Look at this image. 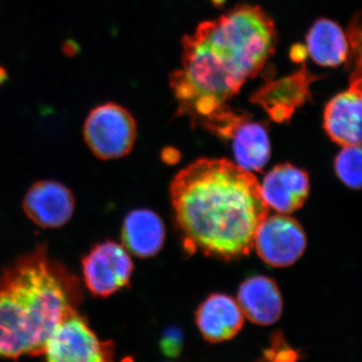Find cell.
Listing matches in <instances>:
<instances>
[{
	"label": "cell",
	"instance_id": "obj_12",
	"mask_svg": "<svg viewBox=\"0 0 362 362\" xmlns=\"http://www.w3.org/2000/svg\"><path fill=\"white\" fill-rule=\"evenodd\" d=\"M197 327L204 339L220 343L232 339L242 329L245 316L237 300L228 295H211L195 313Z\"/></svg>",
	"mask_w": 362,
	"mask_h": 362
},
{
	"label": "cell",
	"instance_id": "obj_14",
	"mask_svg": "<svg viewBox=\"0 0 362 362\" xmlns=\"http://www.w3.org/2000/svg\"><path fill=\"white\" fill-rule=\"evenodd\" d=\"M165 226L160 216L149 209H135L126 216L122 228L123 247L138 258H150L160 251Z\"/></svg>",
	"mask_w": 362,
	"mask_h": 362
},
{
	"label": "cell",
	"instance_id": "obj_6",
	"mask_svg": "<svg viewBox=\"0 0 362 362\" xmlns=\"http://www.w3.org/2000/svg\"><path fill=\"white\" fill-rule=\"evenodd\" d=\"M85 284L94 296L108 297L129 285L133 262L125 247L112 240L98 244L82 261Z\"/></svg>",
	"mask_w": 362,
	"mask_h": 362
},
{
	"label": "cell",
	"instance_id": "obj_17",
	"mask_svg": "<svg viewBox=\"0 0 362 362\" xmlns=\"http://www.w3.org/2000/svg\"><path fill=\"white\" fill-rule=\"evenodd\" d=\"M361 146H343L334 162L335 173L343 185L352 189L361 187Z\"/></svg>",
	"mask_w": 362,
	"mask_h": 362
},
{
	"label": "cell",
	"instance_id": "obj_18",
	"mask_svg": "<svg viewBox=\"0 0 362 362\" xmlns=\"http://www.w3.org/2000/svg\"><path fill=\"white\" fill-rule=\"evenodd\" d=\"M297 359V352L290 349L280 333L274 335L270 349L264 354L265 362H296Z\"/></svg>",
	"mask_w": 362,
	"mask_h": 362
},
{
	"label": "cell",
	"instance_id": "obj_7",
	"mask_svg": "<svg viewBox=\"0 0 362 362\" xmlns=\"http://www.w3.org/2000/svg\"><path fill=\"white\" fill-rule=\"evenodd\" d=\"M306 247V233L301 223L282 214L267 216L254 240L259 258L274 268L293 265L304 254Z\"/></svg>",
	"mask_w": 362,
	"mask_h": 362
},
{
	"label": "cell",
	"instance_id": "obj_15",
	"mask_svg": "<svg viewBox=\"0 0 362 362\" xmlns=\"http://www.w3.org/2000/svg\"><path fill=\"white\" fill-rule=\"evenodd\" d=\"M235 163L245 170L262 171L270 160L271 142L265 124L252 120L249 115L240 121L230 138Z\"/></svg>",
	"mask_w": 362,
	"mask_h": 362
},
{
	"label": "cell",
	"instance_id": "obj_5",
	"mask_svg": "<svg viewBox=\"0 0 362 362\" xmlns=\"http://www.w3.org/2000/svg\"><path fill=\"white\" fill-rule=\"evenodd\" d=\"M137 126L122 106L104 104L90 112L84 126L85 141L102 160L127 156L134 146Z\"/></svg>",
	"mask_w": 362,
	"mask_h": 362
},
{
	"label": "cell",
	"instance_id": "obj_2",
	"mask_svg": "<svg viewBox=\"0 0 362 362\" xmlns=\"http://www.w3.org/2000/svg\"><path fill=\"white\" fill-rule=\"evenodd\" d=\"M170 199L185 250L223 261L250 254L270 209L254 173L228 159L190 163L171 182Z\"/></svg>",
	"mask_w": 362,
	"mask_h": 362
},
{
	"label": "cell",
	"instance_id": "obj_19",
	"mask_svg": "<svg viewBox=\"0 0 362 362\" xmlns=\"http://www.w3.org/2000/svg\"><path fill=\"white\" fill-rule=\"evenodd\" d=\"M183 337L180 330L170 328L164 333L161 339V350L168 356L176 357L180 356L182 349Z\"/></svg>",
	"mask_w": 362,
	"mask_h": 362
},
{
	"label": "cell",
	"instance_id": "obj_13",
	"mask_svg": "<svg viewBox=\"0 0 362 362\" xmlns=\"http://www.w3.org/2000/svg\"><path fill=\"white\" fill-rule=\"evenodd\" d=\"M238 304L252 323L271 325L277 322L283 313V298L273 279L252 276L240 286Z\"/></svg>",
	"mask_w": 362,
	"mask_h": 362
},
{
	"label": "cell",
	"instance_id": "obj_8",
	"mask_svg": "<svg viewBox=\"0 0 362 362\" xmlns=\"http://www.w3.org/2000/svg\"><path fill=\"white\" fill-rule=\"evenodd\" d=\"M361 68L354 69L349 89L333 97L324 110V130L342 146L361 144Z\"/></svg>",
	"mask_w": 362,
	"mask_h": 362
},
{
	"label": "cell",
	"instance_id": "obj_10",
	"mask_svg": "<svg viewBox=\"0 0 362 362\" xmlns=\"http://www.w3.org/2000/svg\"><path fill=\"white\" fill-rule=\"evenodd\" d=\"M23 209L35 225L57 228L71 220L75 199L68 187L57 181H39L26 192Z\"/></svg>",
	"mask_w": 362,
	"mask_h": 362
},
{
	"label": "cell",
	"instance_id": "obj_3",
	"mask_svg": "<svg viewBox=\"0 0 362 362\" xmlns=\"http://www.w3.org/2000/svg\"><path fill=\"white\" fill-rule=\"evenodd\" d=\"M78 281L42 247L0 277V357L42 354L54 328L80 298Z\"/></svg>",
	"mask_w": 362,
	"mask_h": 362
},
{
	"label": "cell",
	"instance_id": "obj_11",
	"mask_svg": "<svg viewBox=\"0 0 362 362\" xmlns=\"http://www.w3.org/2000/svg\"><path fill=\"white\" fill-rule=\"evenodd\" d=\"M259 185L269 209L282 214H292L301 209L310 192L307 171L290 163L275 166Z\"/></svg>",
	"mask_w": 362,
	"mask_h": 362
},
{
	"label": "cell",
	"instance_id": "obj_9",
	"mask_svg": "<svg viewBox=\"0 0 362 362\" xmlns=\"http://www.w3.org/2000/svg\"><path fill=\"white\" fill-rule=\"evenodd\" d=\"M315 81L305 66L291 76L268 82L252 96V102L262 107L278 123L289 121L299 107L310 97L309 86Z\"/></svg>",
	"mask_w": 362,
	"mask_h": 362
},
{
	"label": "cell",
	"instance_id": "obj_1",
	"mask_svg": "<svg viewBox=\"0 0 362 362\" xmlns=\"http://www.w3.org/2000/svg\"><path fill=\"white\" fill-rule=\"evenodd\" d=\"M275 23L258 6H240L204 21L182 40L180 68L170 75L178 115L225 138L240 113L228 106L275 51Z\"/></svg>",
	"mask_w": 362,
	"mask_h": 362
},
{
	"label": "cell",
	"instance_id": "obj_16",
	"mask_svg": "<svg viewBox=\"0 0 362 362\" xmlns=\"http://www.w3.org/2000/svg\"><path fill=\"white\" fill-rule=\"evenodd\" d=\"M307 51L317 65L335 68L349 59V39L337 23L320 18L307 35Z\"/></svg>",
	"mask_w": 362,
	"mask_h": 362
},
{
	"label": "cell",
	"instance_id": "obj_4",
	"mask_svg": "<svg viewBox=\"0 0 362 362\" xmlns=\"http://www.w3.org/2000/svg\"><path fill=\"white\" fill-rule=\"evenodd\" d=\"M42 354L47 362H116L113 343L100 340L76 308L52 331Z\"/></svg>",
	"mask_w": 362,
	"mask_h": 362
}]
</instances>
